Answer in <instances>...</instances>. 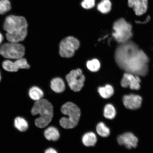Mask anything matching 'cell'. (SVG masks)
<instances>
[{
	"mask_svg": "<svg viewBox=\"0 0 153 153\" xmlns=\"http://www.w3.org/2000/svg\"><path fill=\"white\" fill-rule=\"evenodd\" d=\"M4 40L3 36L1 32H0V45L2 43V42Z\"/></svg>",
	"mask_w": 153,
	"mask_h": 153,
	"instance_id": "obj_27",
	"label": "cell"
},
{
	"mask_svg": "<svg viewBox=\"0 0 153 153\" xmlns=\"http://www.w3.org/2000/svg\"><path fill=\"white\" fill-rule=\"evenodd\" d=\"M25 49L24 46L19 43L3 44L0 47V55L8 59H18L23 57Z\"/></svg>",
	"mask_w": 153,
	"mask_h": 153,
	"instance_id": "obj_6",
	"label": "cell"
},
{
	"mask_svg": "<svg viewBox=\"0 0 153 153\" xmlns=\"http://www.w3.org/2000/svg\"><path fill=\"white\" fill-rule=\"evenodd\" d=\"M139 76L126 72L121 80V86L124 88L129 87L131 89L138 90L140 88V80Z\"/></svg>",
	"mask_w": 153,
	"mask_h": 153,
	"instance_id": "obj_10",
	"label": "cell"
},
{
	"mask_svg": "<svg viewBox=\"0 0 153 153\" xmlns=\"http://www.w3.org/2000/svg\"><path fill=\"white\" fill-rule=\"evenodd\" d=\"M28 94L32 100L36 101L41 100L44 96L43 91L37 86H33L30 88Z\"/></svg>",
	"mask_w": 153,
	"mask_h": 153,
	"instance_id": "obj_17",
	"label": "cell"
},
{
	"mask_svg": "<svg viewBox=\"0 0 153 153\" xmlns=\"http://www.w3.org/2000/svg\"><path fill=\"white\" fill-rule=\"evenodd\" d=\"M117 140L119 145H123L128 149L136 148L138 142L137 137L131 132L125 133L118 136Z\"/></svg>",
	"mask_w": 153,
	"mask_h": 153,
	"instance_id": "obj_11",
	"label": "cell"
},
{
	"mask_svg": "<svg viewBox=\"0 0 153 153\" xmlns=\"http://www.w3.org/2000/svg\"><path fill=\"white\" fill-rule=\"evenodd\" d=\"M128 4L137 16L144 14L148 8V0H128Z\"/></svg>",
	"mask_w": 153,
	"mask_h": 153,
	"instance_id": "obj_13",
	"label": "cell"
},
{
	"mask_svg": "<svg viewBox=\"0 0 153 153\" xmlns=\"http://www.w3.org/2000/svg\"><path fill=\"white\" fill-rule=\"evenodd\" d=\"M87 66L90 71L96 72L98 71L100 68V62L97 59H93L88 61L87 63Z\"/></svg>",
	"mask_w": 153,
	"mask_h": 153,
	"instance_id": "obj_23",
	"label": "cell"
},
{
	"mask_svg": "<svg viewBox=\"0 0 153 153\" xmlns=\"http://www.w3.org/2000/svg\"><path fill=\"white\" fill-rule=\"evenodd\" d=\"M33 115H39L35 120V125L39 128H44L48 125L52 120L53 115V107L48 101L42 99L36 101L31 110Z\"/></svg>",
	"mask_w": 153,
	"mask_h": 153,
	"instance_id": "obj_3",
	"label": "cell"
},
{
	"mask_svg": "<svg viewBox=\"0 0 153 153\" xmlns=\"http://www.w3.org/2000/svg\"><path fill=\"white\" fill-rule=\"evenodd\" d=\"M124 105L128 109H138L141 106L142 99L138 95L130 94L124 95L123 98Z\"/></svg>",
	"mask_w": 153,
	"mask_h": 153,
	"instance_id": "obj_12",
	"label": "cell"
},
{
	"mask_svg": "<svg viewBox=\"0 0 153 153\" xmlns=\"http://www.w3.org/2000/svg\"><path fill=\"white\" fill-rule=\"evenodd\" d=\"M1 72H0V82H1Z\"/></svg>",
	"mask_w": 153,
	"mask_h": 153,
	"instance_id": "obj_28",
	"label": "cell"
},
{
	"mask_svg": "<svg viewBox=\"0 0 153 153\" xmlns=\"http://www.w3.org/2000/svg\"><path fill=\"white\" fill-rule=\"evenodd\" d=\"M44 135L48 140L56 141L60 137V133L56 127L51 126L46 129Z\"/></svg>",
	"mask_w": 153,
	"mask_h": 153,
	"instance_id": "obj_15",
	"label": "cell"
},
{
	"mask_svg": "<svg viewBox=\"0 0 153 153\" xmlns=\"http://www.w3.org/2000/svg\"><path fill=\"white\" fill-rule=\"evenodd\" d=\"M81 5L84 9H91L95 6V0H83L81 3Z\"/></svg>",
	"mask_w": 153,
	"mask_h": 153,
	"instance_id": "obj_25",
	"label": "cell"
},
{
	"mask_svg": "<svg viewBox=\"0 0 153 153\" xmlns=\"http://www.w3.org/2000/svg\"><path fill=\"white\" fill-rule=\"evenodd\" d=\"M61 112L68 117L61 118L60 120L61 126L66 129L76 127L79 122L81 114V110L77 105L72 102H67L62 105Z\"/></svg>",
	"mask_w": 153,
	"mask_h": 153,
	"instance_id": "obj_4",
	"label": "cell"
},
{
	"mask_svg": "<svg viewBox=\"0 0 153 153\" xmlns=\"http://www.w3.org/2000/svg\"><path fill=\"white\" fill-rule=\"evenodd\" d=\"M2 67L4 70L9 72H16L20 69L30 68L27 60L23 57L16 59L14 62L9 60H5L2 63Z\"/></svg>",
	"mask_w": 153,
	"mask_h": 153,
	"instance_id": "obj_9",
	"label": "cell"
},
{
	"mask_svg": "<svg viewBox=\"0 0 153 153\" xmlns=\"http://www.w3.org/2000/svg\"><path fill=\"white\" fill-rule=\"evenodd\" d=\"M114 58L118 66L126 72L139 76L148 74V57L132 41L120 44L116 48Z\"/></svg>",
	"mask_w": 153,
	"mask_h": 153,
	"instance_id": "obj_1",
	"label": "cell"
},
{
	"mask_svg": "<svg viewBox=\"0 0 153 153\" xmlns=\"http://www.w3.org/2000/svg\"><path fill=\"white\" fill-rule=\"evenodd\" d=\"M11 9V4L9 0H0V14H4Z\"/></svg>",
	"mask_w": 153,
	"mask_h": 153,
	"instance_id": "obj_24",
	"label": "cell"
},
{
	"mask_svg": "<svg viewBox=\"0 0 153 153\" xmlns=\"http://www.w3.org/2000/svg\"><path fill=\"white\" fill-rule=\"evenodd\" d=\"M51 88L56 93H61L65 89V85L64 81L60 78H53L51 82Z\"/></svg>",
	"mask_w": 153,
	"mask_h": 153,
	"instance_id": "obj_14",
	"label": "cell"
},
{
	"mask_svg": "<svg viewBox=\"0 0 153 153\" xmlns=\"http://www.w3.org/2000/svg\"><path fill=\"white\" fill-rule=\"evenodd\" d=\"M116 114V110L113 105L111 104L105 105L104 110V116L105 118L109 120L113 119Z\"/></svg>",
	"mask_w": 153,
	"mask_h": 153,
	"instance_id": "obj_21",
	"label": "cell"
},
{
	"mask_svg": "<svg viewBox=\"0 0 153 153\" xmlns=\"http://www.w3.org/2000/svg\"><path fill=\"white\" fill-rule=\"evenodd\" d=\"M98 91L101 97L107 99L110 98L114 94V89L111 85H107L104 87H99Z\"/></svg>",
	"mask_w": 153,
	"mask_h": 153,
	"instance_id": "obj_18",
	"label": "cell"
},
{
	"mask_svg": "<svg viewBox=\"0 0 153 153\" xmlns=\"http://www.w3.org/2000/svg\"><path fill=\"white\" fill-rule=\"evenodd\" d=\"M96 135L93 132L86 133L82 138V143L85 146L87 147L94 146L97 142Z\"/></svg>",
	"mask_w": 153,
	"mask_h": 153,
	"instance_id": "obj_16",
	"label": "cell"
},
{
	"mask_svg": "<svg viewBox=\"0 0 153 153\" xmlns=\"http://www.w3.org/2000/svg\"><path fill=\"white\" fill-rule=\"evenodd\" d=\"M96 130L97 134L101 137H107L110 135L109 128L102 122H100L97 124Z\"/></svg>",
	"mask_w": 153,
	"mask_h": 153,
	"instance_id": "obj_22",
	"label": "cell"
},
{
	"mask_svg": "<svg viewBox=\"0 0 153 153\" xmlns=\"http://www.w3.org/2000/svg\"><path fill=\"white\" fill-rule=\"evenodd\" d=\"M14 126L17 129L22 132L25 131L28 128L27 122L24 118L20 117L15 119Z\"/></svg>",
	"mask_w": 153,
	"mask_h": 153,
	"instance_id": "obj_19",
	"label": "cell"
},
{
	"mask_svg": "<svg viewBox=\"0 0 153 153\" xmlns=\"http://www.w3.org/2000/svg\"><path fill=\"white\" fill-rule=\"evenodd\" d=\"M79 46V41L75 38L69 36L65 38L60 44V55L62 57L70 58L74 56Z\"/></svg>",
	"mask_w": 153,
	"mask_h": 153,
	"instance_id": "obj_7",
	"label": "cell"
},
{
	"mask_svg": "<svg viewBox=\"0 0 153 153\" xmlns=\"http://www.w3.org/2000/svg\"><path fill=\"white\" fill-rule=\"evenodd\" d=\"M28 23L24 17L9 15L6 18L3 27L7 32V39L9 42L19 43L23 41L27 35Z\"/></svg>",
	"mask_w": 153,
	"mask_h": 153,
	"instance_id": "obj_2",
	"label": "cell"
},
{
	"mask_svg": "<svg viewBox=\"0 0 153 153\" xmlns=\"http://www.w3.org/2000/svg\"><path fill=\"white\" fill-rule=\"evenodd\" d=\"M66 78L70 89L74 91H80L84 86L85 77L80 68L71 71Z\"/></svg>",
	"mask_w": 153,
	"mask_h": 153,
	"instance_id": "obj_8",
	"label": "cell"
},
{
	"mask_svg": "<svg viewBox=\"0 0 153 153\" xmlns=\"http://www.w3.org/2000/svg\"><path fill=\"white\" fill-rule=\"evenodd\" d=\"M113 29L114 30L113 37L119 44L130 41L132 37V27L125 19L121 18L116 20L114 24Z\"/></svg>",
	"mask_w": 153,
	"mask_h": 153,
	"instance_id": "obj_5",
	"label": "cell"
},
{
	"mask_svg": "<svg viewBox=\"0 0 153 153\" xmlns=\"http://www.w3.org/2000/svg\"><path fill=\"white\" fill-rule=\"evenodd\" d=\"M111 7L110 0H102L97 5V9L102 14H106L110 12Z\"/></svg>",
	"mask_w": 153,
	"mask_h": 153,
	"instance_id": "obj_20",
	"label": "cell"
},
{
	"mask_svg": "<svg viewBox=\"0 0 153 153\" xmlns=\"http://www.w3.org/2000/svg\"><path fill=\"white\" fill-rule=\"evenodd\" d=\"M45 153H58L57 151L53 148H49L46 150Z\"/></svg>",
	"mask_w": 153,
	"mask_h": 153,
	"instance_id": "obj_26",
	"label": "cell"
}]
</instances>
